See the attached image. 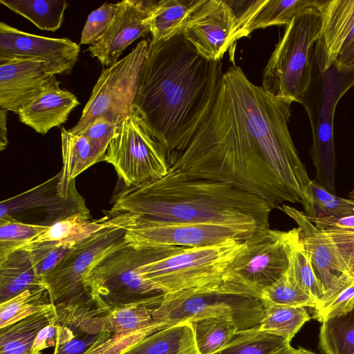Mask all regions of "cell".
<instances>
[{"instance_id":"cell-1","label":"cell","mask_w":354,"mask_h":354,"mask_svg":"<svg viewBox=\"0 0 354 354\" xmlns=\"http://www.w3.org/2000/svg\"><path fill=\"white\" fill-rule=\"evenodd\" d=\"M292 102L254 84L234 64L189 144L167 158L169 171L232 185L272 209L301 203L311 180L288 129Z\"/></svg>"},{"instance_id":"cell-2","label":"cell","mask_w":354,"mask_h":354,"mask_svg":"<svg viewBox=\"0 0 354 354\" xmlns=\"http://www.w3.org/2000/svg\"><path fill=\"white\" fill-rule=\"evenodd\" d=\"M223 73L221 61L200 55L183 33L149 43L132 110L165 148L183 150L209 113Z\"/></svg>"},{"instance_id":"cell-3","label":"cell","mask_w":354,"mask_h":354,"mask_svg":"<svg viewBox=\"0 0 354 354\" xmlns=\"http://www.w3.org/2000/svg\"><path fill=\"white\" fill-rule=\"evenodd\" d=\"M272 209L263 199L227 183L169 171L118 194L111 214L136 223H214L269 228Z\"/></svg>"},{"instance_id":"cell-4","label":"cell","mask_w":354,"mask_h":354,"mask_svg":"<svg viewBox=\"0 0 354 354\" xmlns=\"http://www.w3.org/2000/svg\"><path fill=\"white\" fill-rule=\"evenodd\" d=\"M184 247H138L125 241L101 258L86 278L95 302L108 310L131 306L156 307L165 294L145 279L139 268L176 254Z\"/></svg>"},{"instance_id":"cell-5","label":"cell","mask_w":354,"mask_h":354,"mask_svg":"<svg viewBox=\"0 0 354 354\" xmlns=\"http://www.w3.org/2000/svg\"><path fill=\"white\" fill-rule=\"evenodd\" d=\"M264 306L255 292L223 281L218 284L165 293L153 309V319L166 327L181 322L221 317L232 321L239 330L258 326Z\"/></svg>"},{"instance_id":"cell-6","label":"cell","mask_w":354,"mask_h":354,"mask_svg":"<svg viewBox=\"0 0 354 354\" xmlns=\"http://www.w3.org/2000/svg\"><path fill=\"white\" fill-rule=\"evenodd\" d=\"M320 30L317 6L302 12L286 26L263 69V88L275 96L302 103L313 79L310 51Z\"/></svg>"},{"instance_id":"cell-7","label":"cell","mask_w":354,"mask_h":354,"mask_svg":"<svg viewBox=\"0 0 354 354\" xmlns=\"http://www.w3.org/2000/svg\"><path fill=\"white\" fill-rule=\"evenodd\" d=\"M113 223L75 243L62 261L44 278L53 304L75 308L96 304L86 286L91 268L106 254L125 241L136 216L119 214Z\"/></svg>"},{"instance_id":"cell-8","label":"cell","mask_w":354,"mask_h":354,"mask_svg":"<svg viewBox=\"0 0 354 354\" xmlns=\"http://www.w3.org/2000/svg\"><path fill=\"white\" fill-rule=\"evenodd\" d=\"M353 85L354 71L340 73L333 65L323 72L318 71L315 74L313 71L310 86L301 103L312 129L313 145L309 154L315 169L314 180L334 194L337 163L333 136L335 112L340 99Z\"/></svg>"},{"instance_id":"cell-9","label":"cell","mask_w":354,"mask_h":354,"mask_svg":"<svg viewBox=\"0 0 354 354\" xmlns=\"http://www.w3.org/2000/svg\"><path fill=\"white\" fill-rule=\"evenodd\" d=\"M244 240L229 239L201 247L185 248L139 268L140 275L165 293L218 284L244 247Z\"/></svg>"},{"instance_id":"cell-10","label":"cell","mask_w":354,"mask_h":354,"mask_svg":"<svg viewBox=\"0 0 354 354\" xmlns=\"http://www.w3.org/2000/svg\"><path fill=\"white\" fill-rule=\"evenodd\" d=\"M148 48V41L142 39L127 55L102 69L79 121L68 129L71 133H83L100 118L119 125L129 115Z\"/></svg>"},{"instance_id":"cell-11","label":"cell","mask_w":354,"mask_h":354,"mask_svg":"<svg viewBox=\"0 0 354 354\" xmlns=\"http://www.w3.org/2000/svg\"><path fill=\"white\" fill-rule=\"evenodd\" d=\"M103 161L111 164L128 187L142 185L169 172L164 147L132 110L117 127Z\"/></svg>"},{"instance_id":"cell-12","label":"cell","mask_w":354,"mask_h":354,"mask_svg":"<svg viewBox=\"0 0 354 354\" xmlns=\"http://www.w3.org/2000/svg\"><path fill=\"white\" fill-rule=\"evenodd\" d=\"M61 176L59 171L41 184L2 201L0 221L49 227L77 214L91 215L75 183L68 189H64L61 185Z\"/></svg>"},{"instance_id":"cell-13","label":"cell","mask_w":354,"mask_h":354,"mask_svg":"<svg viewBox=\"0 0 354 354\" xmlns=\"http://www.w3.org/2000/svg\"><path fill=\"white\" fill-rule=\"evenodd\" d=\"M283 231L259 230L244 240L223 281L244 287L260 296L261 290L287 271L288 258Z\"/></svg>"},{"instance_id":"cell-14","label":"cell","mask_w":354,"mask_h":354,"mask_svg":"<svg viewBox=\"0 0 354 354\" xmlns=\"http://www.w3.org/2000/svg\"><path fill=\"white\" fill-rule=\"evenodd\" d=\"M279 209L297 224L301 242L310 254L324 296L342 274L353 271L354 232L319 230L304 212L286 204Z\"/></svg>"},{"instance_id":"cell-15","label":"cell","mask_w":354,"mask_h":354,"mask_svg":"<svg viewBox=\"0 0 354 354\" xmlns=\"http://www.w3.org/2000/svg\"><path fill=\"white\" fill-rule=\"evenodd\" d=\"M259 230L249 225L214 223H135L128 228L125 239L138 247L193 248L229 239L245 240Z\"/></svg>"},{"instance_id":"cell-16","label":"cell","mask_w":354,"mask_h":354,"mask_svg":"<svg viewBox=\"0 0 354 354\" xmlns=\"http://www.w3.org/2000/svg\"><path fill=\"white\" fill-rule=\"evenodd\" d=\"M186 41L204 58L221 61L225 53L244 37L227 0H203L183 30Z\"/></svg>"},{"instance_id":"cell-17","label":"cell","mask_w":354,"mask_h":354,"mask_svg":"<svg viewBox=\"0 0 354 354\" xmlns=\"http://www.w3.org/2000/svg\"><path fill=\"white\" fill-rule=\"evenodd\" d=\"M80 46L68 38H52L26 32L0 22V61L32 59L45 62L52 74L69 73Z\"/></svg>"},{"instance_id":"cell-18","label":"cell","mask_w":354,"mask_h":354,"mask_svg":"<svg viewBox=\"0 0 354 354\" xmlns=\"http://www.w3.org/2000/svg\"><path fill=\"white\" fill-rule=\"evenodd\" d=\"M156 1L124 0L109 29L88 50L104 66L115 63L131 43L150 32L149 17Z\"/></svg>"},{"instance_id":"cell-19","label":"cell","mask_w":354,"mask_h":354,"mask_svg":"<svg viewBox=\"0 0 354 354\" xmlns=\"http://www.w3.org/2000/svg\"><path fill=\"white\" fill-rule=\"evenodd\" d=\"M56 77L40 60L0 61V108L18 113Z\"/></svg>"},{"instance_id":"cell-20","label":"cell","mask_w":354,"mask_h":354,"mask_svg":"<svg viewBox=\"0 0 354 354\" xmlns=\"http://www.w3.org/2000/svg\"><path fill=\"white\" fill-rule=\"evenodd\" d=\"M321 30L314 52L316 68L323 72L335 62L354 28V0H317Z\"/></svg>"},{"instance_id":"cell-21","label":"cell","mask_w":354,"mask_h":354,"mask_svg":"<svg viewBox=\"0 0 354 354\" xmlns=\"http://www.w3.org/2000/svg\"><path fill=\"white\" fill-rule=\"evenodd\" d=\"M80 104L77 97L60 87L57 77L18 113L21 122L45 135L65 123L71 112Z\"/></svg>"},{"instance_id":"cell-22","label":"cell","mask_w":354,"mask_h":354,"mask_svg":"<svg viewBox=\"0 0 354 354\" xmlns=\"http://www.w3.org/2000/svg\"><path fill=\"white\" fill-rule=\"evenodd\" d=\"M106 314L98 307L83 308L64 314L62 322L75 335L66 343L55 346L53 354H86L104 343L112 335L105 328Z\"/></svg>"},{"instance_id":"cell-23","label":"cell","mask_w":354,"mask_h":354,"mask_svg":"<svg viewBox=\"0 0 354 354\" xmlns=\"http://www.w3.org/2000/svg\"><path fill=\"white\" fill-rule=\"evenodd\" d=\"M120 354H199L192 326L181 322L157 330Z\"/></svg>"},{"instance_id":"cell-24","label":"cell","mask_w":354,"mask_h":354,"mask_svg":"<svg viewBox=\"0 0 354 354\" xmlns=\"http://www.w3.org/2000/svg\"><path fill=\"white\" fill-rule=\"evenodd\" d=\"M46 287L29 252L21 248L0 263V303L28 290Z\"/></svg>"},{"instance_id":"cell-25","label":"cell","mask_w":354,"mask_h":354,"mask_svg":"<svg viewBox=\"0 0 354 354\" xmlns=\"http://www.w3.org/2000/svg\"><path fill=\"white\" fill-rule=\"evenodd\" d=\"M284 242L288 258L286 272L289 279L316 303H322L324 292L313 270L310 254L304 246L298 227L284 233Z\"/></svg>"},{"instance_id":"cell-26","label":"cell","mask_w":354,"mask_h":354,"mask_svg":"<svg viewBox=\"0 0 354 354\" xmlns=\"http://www.w3.org/2000/svg\"><path fill=\"white\" fill-rule=\"evenodd\" d=\"M203 0L156 1L149 24L151 44L166 41L183 32L192 13Z\"/></svg>"},{"instance_id":"cell-27","label":"cell","mask_w":354,"mask_h":354,"mask_svg":"<svg viewBox=\"0 0 354 354\" xmlns=\"http://www.w3.org/2000/svg\"><path fill=\"white\" fill-rule=\"evenodd\" d=\"M57 317L54 304L0 328V354H32L38 333Z\"/></svg>"},{"instance_id":"cell-28","label":"cell","mask_w":354,"mask_h":354,"mask_svg":"<svg viewBox=\"0 0 354 354\" xmlns=\"http://www.w3.org/2000/svg\"><path fill=\"white\" fill-rule=\"evenodd\" d=\"M61 138L63 162L61 185L64 189H68L76 176L94 164L103 161V158L83 134H74L62 127Z\"/></svg>"},{"instance_id":"cell-29","label":"cell","mask_w":354,"mask_h":354,"mask_svg":"<svg viewBox=\"0 0 354 354\" xmlns=\"http://www.w3.org/2000/svg\"><path fill=\"white\" fill-rule=\"evenodd\" d=\"M119 216V214L110 213L109 216H105L100 219H92L91 215L77 214L48 227L27 245L42 242H59L75 245L113 223L118 219Z\"/></svg>"},{"instance_id":"cell-30","label":"cell","mask_w":354,"mask_h":354,"mask_svg":"<svg viewBox=\"0 0 354 354\" xmlns=\"http://www.w3.org/2000/svg\"><path fill=\"white\" fill-rule=\"evenodd\" d=\"M0 3L39 29L52 32L61 27L68 6L64 0H0Z\"/></svg>"},{"instance_id":"cell-31","label":"cell","mask_w":354,"mask_h":354,"mask_svg":"<svg viewBox=\"0 0 354 354\" xmlns=\"http://www.w3.org/2000/svg\"><path fill=\"white\" fill-rule=\"evenodd\" d=\"M319 344L324 354H354V304L322 322Z\"/></svg>"},{"instance_id":"cell-32","label":"cell","mask_w":354,"mask_h":354,"mask_svg":"<svg viewBox=\"0 0 354 354\" xmlns=\"http://www.w3.org/2000/svg\"><path fill=\"white\" fill-rule=\"evenodd\" d=\"M301 203L309 218H339L354 214V200L341 198L314 180L305 189Z\"/></svg>"},{"instance_id":"cell-33","label":"cell","mask_w":354,"mask_h":354,"mask_svg":"<svg viewBox=\"0 0 354 354\" xmlns=\"http://www.w3.org/2000/svg\"><path fill=\"white\" fill-rule=\"evenodd\" d=\"M264 315L259 328L290 342L302 326L310 319L304 307L272 305L263 303Z\"/></svg>"},{"instance_id":"cell-34","label":"cell","mask_w":354,"mask_h":354,"mask_svg":"<svg viewBox=\"0 0 354 354\" xmlns=\"http://www.w3.org/2000/svg\"><path fill=\"white\" fill-rule=\"evenodd\" d=\"M289 344L281 337L261 330L258 326L237 330L224 347L213 354H272Z\"/></svg>"},{"instance_id":"cell-35","label":"cell","mask_w":354,"mask_h":354,"mask_svg":"<svg viewBox=\"0 0 354 354\" xmlns=\"http://www.w3.org/2000/svg\"><path fill=\"white\" fill-rule=\"evenodd\" d=\"M190 323L199 354L216 353L239 330L232 321L221 317L201 319Z\"/></svg>"},{"instance_id":"cell-36","label":"cell","mask_w":354,"mask_h":354,"mask_svg":"<svg viewBox=\"0 0 354 354\" xmlns=\"http://www.w3.org/2000/svg\"><path fill=\"white\" fill-rule=\"evenodd\" d=\"M46 287L28 290L0 303V328L53 305Z\"/></svg>"},{"instance_id":"cell-37","label":"cell","mask_w":354,"mask_h":354,"mask_svg":"<svg viewBox=\"0 0 354 354\" xmlns=\"http://www.w3.org/2000/svg\"><path fill=\"white\" fill-rule=\"evenodd\" d=\"M317 3V0H267L251 21L248 34L272 26H286L302 12L316 7Z\"/></svg>"},{"instance_id":"cell-38","label":"cell","mask_w":354,"mask_h":354,"mask_svg":"<svg viewBox=\"0 0 354 354\" xmlns=\"http://www.w3.org/2000/svg\"><path fill=\"white\" fill-rule=\"evenodd\" d=\"M153 308L145 305H131L113 309L104 315L106 330L112 334L129 333L160 324L153 319Z\"/></svg>"},{"instance_id":"cell-39","label":"cell","mask_w":354,"mask_h":354,"mask_svg":"<svg viewBox=\"0 0 354 354\" xmlns=\"http://www.w3.org/2000/svg\"><path fill=\"white\" fill-rule=\"evenodd\" d=\"M354 304V272H345L335 286L324 295L322 304L315 308L313 317L320 322L340 314Z\"/></svg>"},{"instance_id":"cell-40","label":"cell","mask_w":354,"mask_h":354,"mask_svg":"<svg viewBox=\"0 0 354 354\" xmlns=\"http://www.w3.org/2000/svg\"><path fill=\"white\" fill-rule=\"evenodd\" d=\"M259 297L263 303L272 305L316 307L315 301L297 288L286 272L275 282L263 288Z\"/></svg>"},{"instance_id":"cell-41","label":"cell","mask_w":354,"mask_h":354,"mask_svg":"<svg viewBox=\"0 0 354 354\" xmlns=\"http://www.w3.org/2000/svg\"><path fill=\"white\" fill-rule=\"evenodd\" d=\"M47 229L17 221H0V263Z\"/></svg>"},{"instance_id":"cell-42","label":"cell","mask_w":354,"mask_h":354,"mask_svg":"<svg viewBox=\"0 0 354 354\" xmlns=\"http://www.w3.org/2000/svg\"><path fill=\"white\" fill-rule=\"evenodd\" d=\"M73 245L59 242H42L27 245L22 248L29 252L38 274L44 279Z\"/></svg>"},{"instance_id":"cell-43","label":"cell","mask_w":354,"mask_h":354,"mask_svg":"<svg viewBox=\"0 0 354 354\" xmlns=\"http://www.w3.org/2000/svg\"><path fill=\"white\" fill-rule=\"evenodd\" d=\"M120 7L117 3H105L88 16L80 38L81 44L93 45L101 39L112 24Z\"/></svg>"},{"instance_id":"cell-44","label":"cell","mask_w":354,"mask_h":354,"mask_svg":"<svg viewBox=\"0 0 354 354\" xmlns=\"http://www.w3.org/2000/svg\"><path fill=\"white\" fill-rule=\"evenodd\" d=\"M166 327L157 324L146 329L129 333H116L86 354H120L147 335Z\"/></svg>"},{"instance_id":"cell-45","label":"cell","mask_w":354,"mask_h":354,"mask_svg":"<svg viewBox=\"0 0 354 354\" xmlns=\"http://www.w3.org/2000/svg\"><path fill=\"white\" fill-rule=\"evenodd\" d=\"M74 335V333L68 326L58 320L57 315L55 319L38 333L31 352L36 353L49 347L62 345L69 341Z\"/></svg>"},{"instance_id":"cell-46","label":"cell","mask_w":354,"mask_h":354,"mask_svg":"<svg viewBox=\"0 0 354 354\" xmlns=\"http://www.w3.org/2000/svg\"><path fill=\"white\" fill-rule=\"evenodd\" d=\"M118 125L104 118L95 120L84 131V135L104 159L108 146L115 134Z\"/></svg>"},{"instance_id":"cell-47","label":"cell","mask_w":354,"mask_h":354,"mask_svg":"<svg viewBox=\"0 0 354 354\" xmlns=\"http://www.w3.org/2000/svg\"><path fill=\"white\" fill-rule=\"evenodd\" d=\"M307 218L319 230L354 232V214L339 218Z\"/></svg>"},{"instance_id":"cell-48","label":"cell","mask_w":354,"mask_h":354,"mask_svg":"<svg viewBox=\"0 0 354 354\" xmlns=\"http://www.w3.org/2000/svg\"><path fill=\"white\" fill-rule=\"evenodd\" d=\"M333 65L340 73L354 71V38L344 44Z\"/></svg>"},{"instance_id":"cell-49","label":"cell","mask_w":354,"mask_h":354,"mask_svg":"<svg viewBox=\"0 0 354 354\" xmlns=\"http://www.w3.org/2000/svg\"><path fill=\"white\" fill-rule=\"evenodd\" d=\"M8 110L0 108V150L3 151L8 146L7 113Z\"/></svg>"},{"instance_id":"cell-50","label":"cell","mask_w":354,"mask_h":354,"mask_svg":"<svg viewBox=\"0 0 354 354\" xmlns=\"http://www.w3.org/2000/svg\"><path fill=\"white\" fill-rule=\"evenodd\" d=\"M272 354H315L303 348H295L290 344L272 353Z\"/></svg>"},{"instance_id":"cell-51","label":"cell","mask_w":354,"mask_h":354,"mask_svg":"<svg viewBox=\"0 0 354 354\" xmlns=\"http://www.w3.org/2000/svg\"><path fill=\"white\" fill-rule=\"evenodd\" d=\"M348 196L351 198V199L354 200V189L350 192Z\"/></svg>"},{"instance_id":"cell-52","label":"cell","mask_w":354,"mask_h":354,"mask_svg":"<svg viewBox=\"0 0 354 354\" xmlns=\"http://www.w3.org/2000/svg\"><path fill=\"white\" fill-rule=\"evenodd\" d=\"M32 354H43V353H41V352H38V353H32Z\"/></svg>"},{"instance_id":"cell-53","label":"cell","mask_w":354,"mask_h":354,"mask_svg":"<svg viewBox=\"0 0 354 354\" xmlns=\"http://www.w3.org/2000/svg\"><path fill=\"white\" fill-rule=\"evenodd\" d=\"M353 272H354V267H353Z\"/></svg>"}]
</instances>
